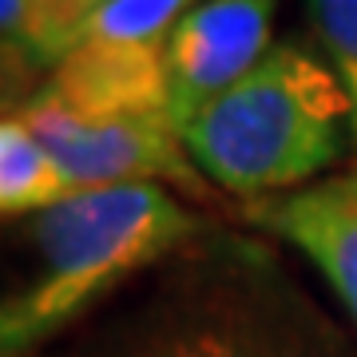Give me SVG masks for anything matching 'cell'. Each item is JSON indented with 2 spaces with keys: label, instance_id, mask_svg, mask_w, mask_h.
Segmentation results:
<instances>
[{
  "label": "cell",
  "instance_id": "1",
  "mask_svg": "<svg viewBox=\"0 0 357 357\" xmlns=\"http://www.w3.org/2000/svg\"><path fill=\"white\" fill-rule=\"evenodd\" d=\"M40 357H330L290 274L246 234H199L128 306Z\"/></svg>",
  "mask_w": 357,
  "mask_h": 357
},
{
  "label": "cell",
  "instance_id": "2",
  "mask_svg": "<svg viewBox=\"0 0 357 357\" xmlns=\"http://www.w3.org/2000/svg\"><path fill=\"white\" fill-rule=\"evenodd\" d=\"M20 218V250L0 278V357H40L206 230L163 183L79 191Z\"/></svg>",
  "mask_w": 357,
  "mask_h": 357
},
{
  "label": "cell",
  "instance_id": "3",
  "mask_svg": "<svg viewBox=\"0 0 357 357\" xmlns=\"http://www.w3.org/2000/svg\"><path fill=\"white\" fill-rule=\"evenodd\" d=\"M178 135L206 183L246 203L302 191L354 147L342 84L326 56L298 40L274 44Z\"/></svg>",
  "mask_w": 357,
  "mask_h": 357
},
{
  "label": "cell",
  "instance_id": "4",
  "mask_svg": "<svg viewBox=\"0 0 357 357\" xmlns=\"http://www.w3.org/2000/svg\"><path fill=\"white\" fill-rule=\"evenodd\" d=\"M13 115L48 151L64 195L163 183L171 191L203 199L211 187L171 119H79L40 100H28Z\"/></svg>",
  "mask_w": 357,
  "mask_h": 357
},
{
  "label": "cell",
  "instance_id": "5",
  "mask_svg": "<svg viewBox=\"0 0 357 357\" xmlns=\"http://www.w3.org/2000/svg\"><path fill=\"white\" fill-rule=\"evenodd\" d=\"M278 0H199L167 36L171 123L183 128L230 91L274 44Z\"/></svg>",
  "mask_w": 357,
  "mask_h": 357
},
{
  "label": "cell",
  "instance_id": "6",
  "mask_svg": "<svg viewBox=\"0 0 357 357\" xmlns=\"http://www.w3.org/2000/svg\"><path fill=\"white\" fill-rule=\"evenodd\" d=\"M32 100L79 119H171L167 40H84L48 79H40Z\"/></svg>",
  "mask_w": 357,
  "mask_h": 357
},
{
  "label": "cell",
  "instance_id": "7",
  "mask_svg": "<svg viewBox=\"0 0 357 357\" xmlns=\"http://www.w3.org/2000/svg\"><path fill=\"white\" fill-rule=\"evenodd\" d=\"M246 222L306 255L357 321V167L302 191L246 203Z\"/></svg>",
  "mask_w": 357,
  "mask_h": 357
},
{
  "label": "cell",
  "instance_id": "8",
  "mask_svg": "<svg viewBox=\"0 0 357 357\" xmlns=\"http://www.w3.org/2000/svg\"><path fill=\"white\" fill-rule=\"evenodd\" d=\"M68 199L48 151L16 119H0V218H20Z\"/></svg>",
  "mask_w": 357,
  "mask_h": 357
},
{
  "label": "cell",
  "instance_id": "9",
  "mask_svg": "<svg viewBox=\"0 0 357 357\" xmlns=\"http://www.w3.org/2000/svg\"><path fill=\"white\" fill-rule=\"evenodd\" d=\"M195 8V0H107L91 13L84 40H119V44H159L171 28ZM79 40V44H84Z\"/></svg>",
  "mask_w": 357,
  "mask_h": 357
},
{
  "label": "cell",
  "instance_id": "10",
  "mask_svg": "<svg viewBox=\"0 0 357 357\" xmlns=\"http://www.w3.org/2000/svg\"><path fill=\"white\" fill-rule=\"evenodd\" d=\"M306 13L310 28L326 52V64L333 68V76L345 91L357 151V0H306Z\"/></svg>",
  "mask_w": 357,
  "mask_h": 357
},
{
  "label": "cell",
  "instance_id": "11",
  "mask_svg": "<svg viewBox=\"0 0 357 357\" xmlns=\"http://www.w3.org/2000/svg\"><path fill=\"white\" fill-rule=\"evenodd\" d=\"M32 0H0V48H16L24 36Z\"/></svg>",
  "mask_w": 357,
  "mask_h": 357
}]
</instances>
